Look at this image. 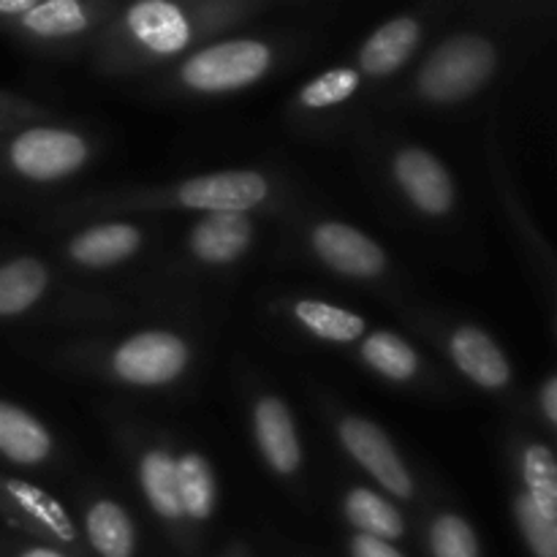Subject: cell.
I'll return each mask as SVG.
<instances>
[{
	"label": "cell",
	"instance_id": "cell-1",
	"mask_svg": "<svg viewBox=\"0 0 557 557\" xmlns=\"http://www.w3.org/2000/svg\"><path fill=\"white\" fill-rule=\"evenodd\" d=\"M495 71V49L482 36H455L441 44L419 71V90L430 101H460Z\"/></svg>",
	"mask_w": 557,
	"mask_h": 557
},
{
	"label": "cell",
	"instance_id": "cell-2",
	"mask_svg": "<svg viewBox=\"0 0 557 557\" xmlns=\"http://www.w3.org/2000/svg\"><path fill=\"white\" fill-rule=\"evenodd\" d=\"M270 65V49L261 41H223L201 49L183 65V79L205 92L234 90L259 79Z\"/></svg>",
	"mask_w": 557,
	"mask_h": 557
},
{
	"label": "cell",
	"instance_id": "cell-3",
	"mask_svg": "<svg viewBox=\"0 0 557 557\" xmlns=\"http://www.w3.org/2000/svg\"><path fill=\"white\" fill-rule=\"evenodd\" d=\"M87 145L63 128H30L11 145V163L30 180H58L85 163Z\"/></svg>",
	"mask_w": 557,
	"mask_h": 557
},
{
	"label": "cell",
	"instance_id": "cell-4",
	"mask_svg": "<svg viewBox=\"0 0 557 557\" xmlns=\"http://www.w3.org/2000/svg\"><path fill=\"white\" fill-rule=\"evenodd\" d=\"M188 348L169 332H141L125 341L114 354V370L120 379L139 386L169 384L183 373Z\"/></svg>",
	"mask_w": 557,
	"mask_h": 557
},
{
	"label": "cell",
	"instance_id": "cell-5",
	"mask_svg": "<svg viewBox=\"0 0 557 557\" xmlns=\"http://www.w3.org/2000/svg\"><path fill=\"white\" fill-rule=\"evenodd\" d=\"M267 196V180L256 172H221L188 180L180 188L185 207L207 212H245L261 205Z\"/></svg>",
	"mask_w": 557,
	"mask_h": 557
},
{
	"label": "cell",
	"instance_id": "cell-6",
	"mask_svg": "<svg viewBox=\"0 0 557 557\" xmlns=\"http://www.w3.org/2000/svg\"><path fill=\"white\" fill-rule=\"evenodd\" d=\"M341 438L346 449L354 455V460L368 468L389 493L400 495V498L411 495V476H408L406 466L400 462L384 430L364 422V419H346L341 424Z\"/></svg>",
	"mask_w": 557,
	"mask_h": 557
},
{
	"label": "cell",
	"instance_id": "cell-7",
	"mask_svg": "<svg viewBox=\"0 0 557 557\" xmlns=\"http://www.w3.org/2000/svg\"><path fill=\"white\" fill-rule=\"evenodd\" d=\"M313 245L332 270L354 277H373L384 270V250L368 237L343 223H321L313 232Z\"/></svg>",
	"mask_w": 557,
	"mask_h": 557
},
{
	"label": "cell",
	"instance_id": "cell-8",
	"mask_svg": "<svg viewBox=\"0 0 557 557\" xmlns=\"http://www.w3.org/2000/svg\"><path fill=\"white\" fill-rule=\"evenodd\" d=\"M395 174L413 205L430 215H441L455 201L449 172L430 152L403 150L395 161Z\"/></svg>",
	"mask_w": 557,
	"mask_h": 557
},
{
	"label": "cell",
	"instance_id": "cell-9",
	"mask_svg": "<svg viewBox=\"0 0 557 557\" xmlns=\"http://www.w3.org/2000/svg\"><path fill=\"white\" fill-rule=\"evenodd\" d=\"M250 237H253V226L245 212H210L190 232V250L201 261L226 264L248 248Z\"/></svg>",
	"mask_w": 557,
	"mask_h": 557
},
{
	"label": "cell",
	"instance_id": "cell-10",
	"mask_svg": "<svg viewBox=\"0 0 557 557\" xmlns=\"http://www.w3.org/2000/svg\"><path fill=\"white\" fill-rule=\"evenodd\" d=\"M128 27L152 52H180L190 41V25L177 5L166 0H145L128 11Z\"/></svg>",
	"mask_w": 557,
	"mask_h": 557
},
{
	"label": "cell",
	"instance_id": "cell-11",
	"mask_svg": "<svg viewBox=\"0 0 557 557\" xmlns=\"http://www.w3.org/2000/svg\"><path fill=\"white\" fill-rule=\"evenodd\" d=\"M451 357L457 368L487 389H500L509 384V362L495 346L493 337L484 335L476 326H462L451 337Z\"/></svg>",
	"mask_w": 557,
	"mask_h": 557
},
{
	"label": "cell",
	"instance_id": "cell-12",
	"mask_svg": "<svg viewBox=\"0 0 557 557\" xmlns=\"http://www.w3.org/2000/svg\"><path fill=\"white\" fill-rule=\"evenodd\" d=\"M256 438L267 462L277 473H292L299 466V441L294 430L292 413L275 397H264L256 406Z\"/></svg>",
	"mask_w": 557,
	"mask_h": 557
},
{
	"label": "cell",
	"instance_id": "cell-13",
	"mask_svg": "<svg viewBox=\"0 0 557 557\" xmlns=\"http://www.w3.org/2000/svg\"><path fill=\"white\" fill-rule=\"evenodd\" d=\"M419 41V25L408 16H400V20L386 22L384 27L370 36V41L364 44L362 52H359V63L368 74L384 76L392 74V71L400 69L408 60V54L413 52Z\"/></svg>",
	"mask_w": 557,
	"mask_h": 557
},
{
	"label": "cell",
	"instance_id": "cell-14",
	"mask_svg": "<svg viewBox=\"0 0 557 557\" xmlns=\"http://www.w3.org/2000/svg\"><path fill=\"white\" fill-rule=\"evenodd\" d=\"M49 449H52V441L41 422L11 403H0V451L9 460L33 466V462H41Z\"/></svg>",
	"mask_w": 557,
	"mask_h": 557
},
{
	"label": "cell",
	"instance_id": "cell-15",
	"mask_svg": "<svg viewBox=\"0 0 557 557\" xmlns=\"http://www.w3.org/2000/svg\"><path fill=\"white\" fill-rule=\"evenodd\" d=\"M141 243V234L128 223H107V226H96L82 232L71 243V256L79 264L87 267H107L117 264V261L128 259Z\"/></svg>",
	"mask_w": 557,
	"mask_h": 557
},
{
	"label": "cell",
	"instance_id": "cell-16",
	"mask_svg": "<svg viewBox=\"0 0 557 557\" xmlns=\"http://www.w3.org/2000/svg\"><path fill=\"white\" fill-rule=\"evenodd\" d=\"M87 536L101 557L134 555V525L112 500H98L87 515Z\"/></svg>",
	"mask_w": 557,
	"mask_h": 557
},
{
	"label": "cell",
	"instance_id": "cell-17",
	"mask_svg": "<svg viewBox=\"0 0 557 557\" xmlns=\"http://www.w3.org/2000/svg\"><path fill=\"white\" fill-rule=\"evenodd\" d=\"M47 288V270L36 259H16L0 267V315L30 308Z\"/></svg>",
	"mask_w": 557,
	"mask_h": 557
},
{
	"label": "cell",
	"instance_id": "cell-18",
	"mask_svg": "<svg viewBox=\"0 0 557 557\" xmlns=\"http://www.w3.org/2000/svg\"><path fill=\"white\" fill-rule=\"evenodd\" d=\"M177 490L183 515L207 520L215 509V479L199 455H183L177 460Z\"/></svg>",
	"mask_w": 557,
	"mask_h": 557
},
{
	"label": "cell",
	"instance_id": "cell-19",
	"mask_svg": "<svg viewBox=\"0 0 557 557\" xmlns=\"http://www.w3.org/2000/svg\"><path fill=\"white\" fill-rule=\"evenodd\" d=\"M346 515L364 536L381 539L389 542L403 533V520L392 504H386L381 495L370 493V490H354L346 498Z\"/></svg>",
	"mask_w": 557,
	"mask_h": 557
},
{
	"label": "cell",
	"instance_id": "cell-20",
	"mask_svg": "<svg viewBox=\"0 0 557 557\" xmlns=\"http://www.w3.org/2000/svg\"><path fill=\"white\" fill-rule=\"evenodd\" d=\"M141 484L150 498L152 509L161 517L177 520L183 517V506H180V490H177V462L163 451H150L141 460Z\"/></svg>",
	"mask_w": 557,
	"mask_h": 557
},
{
	"label": "cell",
	"instance_id": "cell-21",
	"mask_svg": "<svg viewBox=\"0 0 557 557\" xmlns=\"http://www.w3.org/2000/svg\"><path fill=\"white\" fill-rule=\"evenodd\" d=\"M294 315H297V319L302 321L313 335L324 337V341L348 343V341H357V337L364 332V321L359 319V315L335 308V305L315 302V299L297 302Z\"/></svg>",
	"mask_w": 557,
	"mask_h": 557
},
{
	"label": "cell",
	"instance_id": "cell-22",
	"mask_svg": "<svg viewBox=\"0 0 557 557\" xmlns=\"http://www.w3.org/2000/svg\"><path fill=\"white\" fill-rule=\"evenodd\" d=\"M5 490H9L11 498L20 504V509H25L27 515L36 517V520L41 522L44 528H49L60 542H74V522H71V517L65 515V509L52 498V495L33 487V484L22 482V479H9V482H5Z\"/></svg>",
	"mask_w": 557,
	"mask_h": 557
},
{
	"label": "cell",
	"instance_id": "cell-23",
	"mask_svg": "<svg viewBox=\"0 0 557 557\" xmlns=\"http://www.w3.org/2000/svg\"><path fill=\"white\" fill-rule=\"evenodd\" d=\"M528 500L544 520H557V468L547 446H531L525 455Z\"/></svg>",
	"mask_w": 557,
	"mask_h": 557
},
{
	"label": "cell",
	"instance_id": "cell-24",
	"mask_svg": "<svg viewBox=\"0 0 557 557\" xmlns=\"http://www.w3.org/2000/svg\"><path fill=\"white\" fill-rule=\"evenodd\" d=\"M364 359L373 364L379 373H384L386 379L406 381L417 373V354L408 346L406 341H400L397 335H389V332H375L364 341L362 346Z\"/></svg>",
	"mask_w": 557,
	"mask_h": 557
},
{
	"label": "cell",
	"instance_id": "cell-25",
	"mask_svg": "<svg viewBox=\"0 0 557 557\" xmlns=\"http://www.w3.org/2000/svg\"><path fill=\"white\" fill-rule=\"evenodd\" d=\"M22 25L38 36H71L87 27V14L74 0H47L36 3L25 16Z\"/></svg>",
	"mask_w": 557,
	"mask_h": 557
},
{
	"label": "cell",
	"instance_id": "cell-26",
	"mask_svg": "<svg viewBox=\"0 0 557 557\" xmlns=\"http://www.w3.org/2000/svg\"><path fill=\"white\" fill-rule=\"evenodd\" d=\"M435 557H479V544L471 525L460 517H438L430 531Z\"/></svg>",
	"mask_w": 557,
	"mask_h": 557
},
{
	"label": "cell",
	"instance_id": "cell-27",
	"mask_svg": "<svg viewBox=\"0 0 557 557\" xmlns=\"http://www.w3.org/2000/svg\"><path fill=\"white\" fill-rule=\"evenodd\" d=\"M359 87V74L351 69H335L319 76L302 90V103L310 109H324L341 103Z\"/></svg>",
	"mask_w": 557,
	"mask_h": 557
},
{
	"label": "cell",
	"instance_id": "cell-28",
	"mask_svg": "<svg viewBox=\"0 0 557 557\" xmlns=\"http://www.w3.org/2000/svg\"><path fill=\"white\" fill-rule=\"evenodd\" d=\"M517 515H520L522 531H525L533 553H536L539 557H557L555 522L544 520V517L533 509V504L528 498H522L520 504H517Z\"/></svg>",
	"mask_w": 557,
	"mask_h": 557
},
{
	"label": "cell",
	"instance_id": "cell-29",
	"mask_svg": "<svg viewBox=\"0 0 557 557\" xmlns=\"http://www.w3.org/2000/svg\"><path fill=\"white\" fill-rule=\"evenodd\" d=\"M354 557H403L392 544L381 542V539L373 536H357L354 539Z\"/></svg>",
	"mask_w": 557,
	"mask_h": 557
},
{
	"label": "cell",
	"instance_id": "cell-30",
	"mask_svg": "<svg viewBox=\"0 0 557 557\" xmlns=\"http://www.w3.org/2000/svg\"><path fill=\"white\" fill-rule=\"evenodd\" d=\"M544 413H547L549 422H557V381L553 379L544 389Z\"/></svg>",
	"mask_w": 557,
	"mask_h": 557
},
{
	"label": "cell",
	"instance_id": "cell-31",
	"mask_svg": "<svg viewBox=\"0 0 557 557\" xmlns=\"http://www.w3.org/2000/svg\"><path fill=\"white\" fill-rule=\"evenodd\" d=\"M33 0H0V14H22L25 16L27 11L33 9Z\"/></svg>",
	"mask_w": 557,
	"mask_h": 557
},
{
	"label": "cell",
	"instance_id": "cell-32",
	"mask_svg": "<svg viewBox=\"0 0 557 557\" xmlns=\"http://www.w3.org/2000/svg\"><path fill=\"white\" fill-rule=\"evenodd\" d=\"M22 557H63V555L52 553V549H30V553H25Z\"/></svg>",
	"mask_w": 557,
	"mask_h": 557
}]
</instances>
